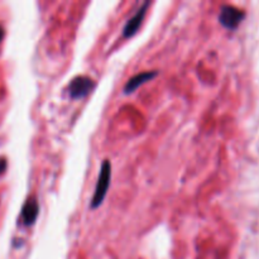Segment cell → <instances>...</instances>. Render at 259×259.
<instances>
[{"label": "cell", "mask_w": 259, "mask_h": 259, "mask_svg": "<svg viewBox=\"0 0 259 259\" xmlns=\"http://www.w3.org/2000/svg\"><path fill=\"white\" fill-rule=\"evenodd\" d=\"M95 88V81L89 76H76L72 78L68 85L67 91L71 99H82L89 95L93 89Z\"/></svg>", "instance_id": "3"}, {"label": "cell", "mask_w": 259, "mask_h": 259, "mask_svg": "<svg viewBox=\"0 0 259 259\" xmlns=\"http://www.w3.org/2000/svg\"><path fill=\"white\" fill-rule=\"evenodd\" d=\"M245 18L244 10L235 8L233 5H223L220 8L219 13V22L224 28L229 30L238 29L242 22Z\"/></svg>", "instance_id": "2"}, {"label": "cell", "mask_w": 259, "mask_h": 259, "mask_svg": "<svg viewBox=\"0 0 259 259\" xmlns=\"http://www.w3.org/2000/svg\"><path fill=\"white\" fill-rule=\"evenodd\" d=\"M3 38H4V28H3L2 25H0V43H2Z\"/></svg>", "instance_id": "8"}, {"label": "cell", "mask_w": 259, "mask_h": 259, "mask_svg": "<svg viewBox=\"0 0 259 259\" xmlns=\"http://www.w3.org/2000/svg\"><path fill=\"white\" fill-rule=\"evenodd\" d=\"M158 76V71H146V72H141L138 75L133 76L132 78H129L128 82L124 86V94H132L133 91H136L139 86H142L143 83L148 82V81L153 80L154 77Z\"/></svg>", "instance_id": "5"}, {"label": "cell", "mask_w": 259, "mask_h": 259, "mask_svg": "<svg viewBox=\"0 0 259 259\" xmlns=\"http://www.w3.org/2000/svg\"><path fill=\"white\" fill-rule=\"evenodd\" d=\"M5 169H7V161L4 158H2L0 159V174H3Z\"/></svg>", "instance_id": "7"}, {"label": "cell", "mask_w": 259, "mask_h": 259, "mask_svg": "<svg viewBox=\"0 0 259 259\" xmlns=\"http://www.w3.org/2000/svg\"><path fill=\"white\" fill-rule=\"evenodd\" d=\"M148 7H149L148 2L143 3V5L139 8L138 12H137L136 14H134L133 17H132L128 22H126L125 27H124V29H123V37L124 38L133 37V35L138 32L139 27H141L142 22H143L144 17H146V13H147V9H148Z\"/></svg>", "instance_id": "4"}, {"label": "cell", "mask_w": 259, "mask_h": 259, "mask_svg": "<svg viewBox=\"0 0 259 259\" xmlns=\"http://www.w3.org/2000/svg\"><path fill=\"white\" fill-rule=\"evenodd\" d=\"M38 211H39V205L34 197H30L25 201L24 206L22 209V219L27 227H30L35 223L38 218Z\"/></svg>", "instance_id": "6"}, {"label": "cell", "mask_w": 259, "mask_h": 259, "mask_svg": "<svg viewBox=\"0 0 259 259\" xmlns=\"http://www.w3.org/2000/svg\"><path fill=\"white\" fill-rule=\"evenodd\" d=\"M111 181V163L109 159L101 163L100 174H99L98 182H96L95 192H94L93 200H91V209H98L103 204L104 199L106 197L108 190L110 187Z\"/></svg>", "instance_id": "1"}]
</instances>
